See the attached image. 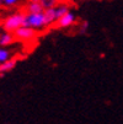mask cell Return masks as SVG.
Here are the masks:
<instances>
[{"label": "cell", "mask_w": 123, "mask_h": 124, "mask_svg": "<svg viewBox=\"0 0 123 124\" xmlns=\"http://www.w3.org/2000/svg\"><path fill=\"white\" fill-rule=\"evenodd\" d=\"M25 22V14L22 12H15L11 14L9 16H6L1 22V27L4 28L5 32H10L14 33L17 28H20L21 26H24Z\"/></svg>", "instance_id": "obj_1"}, {"label": "cell", "mask_w": 123, "mask_h": 124, "mask_svg": "<svg viewBox=\"0 0 123 124\" xmlns=\"http://www.w3.org/2000/svg\"><path fill=\"white\" fill-rule=\"evenodd\" d=\"M3 4V0H0V5H1Z\"/></svg>", "instance_id": "obj_14"}, {"label": "cell", "mask_w": 123, "mask_h": 124, "mask_svg": "<svg viewBox=\"0 0 123 124\" xmlns=\"http://www.w3.org/2000/svg\"><path fill=\"white\" fill-rule=\"evenodd\" d=\"M76 21V17H75V14L69 11L66 12L65 15H63L60 19H58L57 21V26L60 27V28H66V27H70L72 25H74Z\"/></svg>", "instance_id": "obj_4"}, {"label": "cell", "mask_w": 123, "mask_h": 124, "mask_svg": "<svg viewBox=\"0 0 123 124\" xmlns=\"http://www.w3.org/2000/svg\"><path fill=\"white\" fill-rule=\"evenodd\" d=\"M30 1H40V0H30Z\"/></svg>", "instance_id": "obj_13"}, {"label": "cell", "mask_w": 123, "mask_h": 124, "mask_svg": "<svg viewBox=\"0 0 123 124\" xmlns=\"http://www.w3.org/2000/svg\"><path fill=\"white\" fill-rule=\"evenodd\" d=\"M15 41V36L14 33L10 32H4L0 34V47H8L10 44H12Z\"/></svg>", "instance_id": "obj_6"}, {"label": "cell", "mask_w": 123, "mask_h": 124, "mask_svg": "<svg viewBox=\"0 0 123 124\" xmlns=\"http://www.w3.org/2000/svg\"><path fill=\"white\" fill-rule=\"evenodd\" d=\"M43 15H44L46 26H50L52 23L57 22V15H56V10H54V8L44 10V11H43Z\"/></svg>", "instance_id": "obj_5"}, {"label": "cell", "mask_w": 123, "mask_h": 124, "mask_svg": "<svg viewBox=\"0 0 123 124\" xmlns=\"http://www.w3.org/2000/svg\"><path fill=\"white\" fill-rule=\"evenodd\" d=\"M24 26L31 27L33 30H42L46 27L44 15L43 12H34V14H26L25 15V22Z\"/></svg>", "instance_id": "obj_2"}, {"label": "cell", "mask_w": 123, "mask_h": 124, "mask_svg": "<svg viewBox=\"0 0 123 124\" xmlns=\"http://www.w3.org/2000/svg\"><path fill=\"white\" fill-rule=\"evenodd\" d=\"M54 10H56V15H57V21H58V19H60L63 15H65L66 12L70 11L69 5H66V4H64V3L57 4V6L54 8Z\"/></svg>", "instance_id": "obj_9"}, {"label": "cell", "mask_w": 123, "mask_h": 124, "mask_svg": "<svg viewBox=\"0 0 123 124\" xmlns=\"http://www.w3.org/2000/svg\"><path fill=\"white\" fill-rule=\"evenodd\" d=\"M20 3V0H3V5H5L6 8H11L15 6Z\"/></svg>", "instance_id": "obj_12"}, {"label": "cell", "mask_w": 123, "mask_h": 124, "mask_svg": "<svg viewBox=\"0 0 123 124\" xmlns=\"http://www.w3.org/2000/svg\"><path fill=\"white\" fill-rule=\"evenodd\" d=\"M9 59H11V52L5 47H0V64L5 63Z\"/></svg>", "instance_id": "obj_10"}, {"label": "cell", "mask_w": 123, "mask_h": 124, "mask_svg": "<svg viewBox=\"0 0 123 124\" xmlns=\"http://www.w3.org/2000/svg\"><path fill=\"white\" fill-rule=\"evenodd\" d=\"M16 63H17V60H16V59H14V58H11V59L6 60L5 63L0 64V74H5V73H9L10 70H12V69L15 68Z\"/></svg>", "instance_id": "obj_7"}, {"label": "cell", "mask_w": 123, "mask_h": 124, "mask_svg": "<svg viewBox=\"0 0 123 124\" xmlns=\"http://www.w3.org/2000/svg\"><path fill=\"white\" fill-rule=\"evenodd\" d=\"M56 1H62V0H56Z\"/></svg>", "instance_id": "obj_15"}, {"label": "cell", "mask_w": 123, "mask_h": 124, "mask_svg": "<svg viewBox=\"0 0 123 124\" xmlns=\"http://www.w3.org/2000/svg\"><path fill=\"white\" fill-rule=\"evenodd\" d=\"M14 36L16 39L19 41H24V42H30L32 39L36 38L37 36V31L33 30L31 27H27V26H21L20 28H17L15 32H14Z\"/></svg>", "instance_id": "obj_3"}, {"label": "cell", "mask_w": 123, "mask_h": 124, "mask_svg": "<svg viewBox=\"0 0 123 124\" xmlns=\"http://www.w3.org/2000/svg\"><path fill=\"white\" fill-rule=\"evenodd\" d=\"M27 14H34V12H43V8L40 4V1H30L26 6Z\"/></svg>", "instance_id": "obj_8"}, {"label": "cell", "mask_w": 123, "mask_h": 124, "mask_svg": "<svg viewBox=\"0 0 123 124\" xmlns=\"http://www.w3.org/2000/svg\"><path fill=\"white\" fill-rule=\"evenodd\" d=\"M40 4L43 8V11L47 9H52V8H56L57 6V1L56 0H40Z\"/></svg>", "instance_id": "obj_11"}]
</instances>
